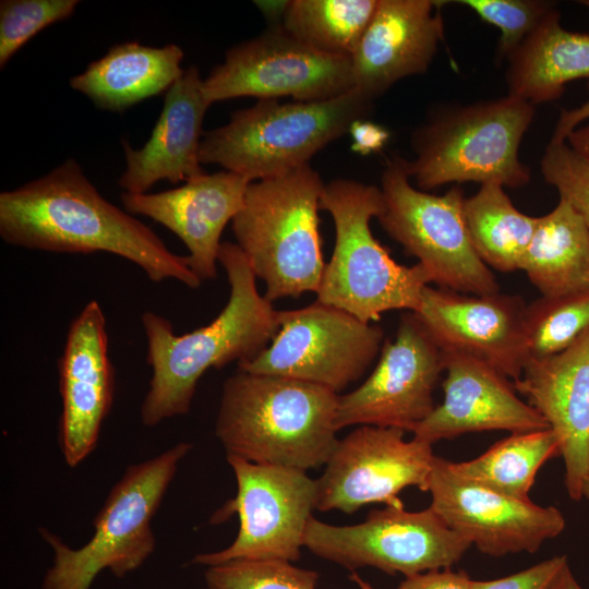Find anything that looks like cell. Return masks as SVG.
<instances>
[{
  "mask_svg": "<svg viewBox=\"0 0 589 589\" xmlns=\"http://www.w3.org/2000/svg\"><path fill=\"white\" fill-rule=\"evenodd\" d=\"M398 428L358 425L339 440L316 479L315 509L352 514L371 503L404 506L398 494L428 492L435 455L432 445L404 438Z\"/></svg>",
  "mask_w": 589,
  "mask_h": 589,
  "instance_id": "cell-14",
  "label": "cell"
},
{
  "mask_svg": "<svg viewBox=\"0 0 589 589\" xmlns=\"http://www.w3.org/2000/svg\"><path fill=\"white\" fill-rule=\"evenodd\" d=\"M544 180L553 185L589 228V153L551 139L540 161Z\"/></svg>",
  "mask_w": 589,
  "mask_h": 589,
  "instance_id": "cell-34",
  "label": "cell"
},
{
  "mask_svg": "<svg viewBox=\"0 0 589 589\" xmlns=\"http://www.w3.org/2000/svg\"><path fill=\"white\" fill-rule=\"evenodd\" d=\"M77 0H2L0 2V67L34 35L74 13Z\"/></svg>",
  "mask_w": 589,
  "mask_h": 589,
  "instance_id": "cell-32",
  "label": "cell"
},
{
  "mask_svg": "<svg viewBox=\"0 0 589 589\" xmlns=\"http://www.w3.org/2000/svg\"><path fill=\"white\" fill-rule=\"evenodd\" d=\"M552 589H582L574 577L568 563L558 574Z\"/></svg>",
  "mask_w": 589,
  "mask_h": 589,
  "instance_id": "cell-39",
  "label": "cell"
},
{
  "mask_svg": "<svg viewBox=\"0 0 589 589\" xmlns=\"http://www.w3.org/2000/svg\"><path fill=\"white\" fill-rule=\"evenodd\" d=\"M580 3L587 8H589V0H582Z\"/></svg>",
  "mask_w": 589,
  "mask_h": 589,
  "instance_id": "cell-42",
  "label": "cell"
},
{
  "mask_svg": "<svg viewBox=\"0 0 589 589\" xmlns=\"http://www.w3.org/2000/svg\"><path fill=\"white\" fill-rule=\"evenodd\" d=\"M584 497H587L589 500V482L585 485Z\"/></svg>",
  "mask_w": 589,
  "mask_h": 589,
  "instance_id": "cell-41",
  "label": "cell"
},
{
  "mask_svg": "<svg viewBox=\"0 0 589 589\" xmlns=\"http://www.w3.org/2000/svg\"><path fill=\"white\" fill-rule=\"evenodd\" d=\"M537 218L518 211L504 187L486 182L464 202V219L471 244L482 262L500 272L520 269Z\"/></svg>",
  "mask_w": 589,
  "mask_h": 589,
  "instance_id": "cell-27",
  "label": "cell"
},
{
  "mask_svg": "<svg viewBox=\"0 0 589 589\" xmlns=\"http://www.w3.org/2000/svg\"><path fill=\"white\" fill-rule=\"evenodd\" d=\"M58 369L59 446L65 464L75 468L95 449L115 393L106 317L96 300L87 302L72 321Z\"/></svg>",
  "mask_w": 589,
  "mask_h": 589,
  "instance_id": "cell-18",
  "label": "cell"
},
{
  "mask_svg": "<svg viewBox=\"0 0 589 589\" xmlns=\"http://www.w3.org/2000/svg\"><path fill=\"white\" fill-rule=\"evenodd\" d=\"M478 16L501 31L497 60L507 57L556 5L540 0H461Z\"/></svg>",
  "mask_w": 589,
  "mask_h": 589,
  "instance_id": "cell-33",
  "label": "cell"
},
{
  "mask_svg": "<svg viewBox=\"0 0 589 589\" xmlns=\"http://www.w3.org/2000/svg\"><path fill=\"white\" fill-rule=\"evenodd\" d=\"M533 117V105L508 94L438 107L411 135L408 175L422 191L469 181L520 188L530 170L518 151Z\"/></svg>",
  "mask_w": 589,
  "mask_h": 589,
  "instance_id": "cell-7",
  "label": "cell"
},
{
  "mask_svg": "<svg viewBox=\"0 0 589 589\" xmlns=\"http://www.w3.org/2000/svg\"><path fill=\"white\" fill-rule=\"evenodd\" d=\"M303 545L314 555L352 572L373 567L410 577L450 568L471 542L449 528L431 508L408 512L404 506L373 509L352 526H334L312 517Z\"/></svg>",
  "mask_w": 589,
  "mask_h": 589,
  "instance_id": "cell-11",
  "label": "cell"
},
{
  "mask_svg": "<svg viewBox=\"0 0 589 589\" xmlns=\"http://www.w3.org/2000/svg\"><path fill=\"white\" fill-rule=\"evenodd\" d=\"M472 581L465 570L443 568L406 577L397 589H472Z\"/></svg>",
  "mask_w": 589,
  "mask_h": 589,
  "instance_id": "cell-36",
  "label": "cell"
},
{
  "mask_svg": "<svg viewBox=\"0 0 589 589\" xmlns=\"http://www.w3.org/2000/svg\"><path fill=\"white\" fill-rule=\"evenodd\" d=\"M183 50L169 44L149 47L128 41L111 47L100 59L70 80V86L100 109L120 112L167 92L183 74Z\"/></svg>",
  "mask_w": 589,
  "mask_h": 589,
  "instance_id": "cell-24",
  "label": "cell"
},
{
  "mask_svg": "<svg viewBox=\"0 0 589 589\" xmlns=\"http://www.w3.org/2000/svg\"><path fill=\"white\" fill-rule=\"evenodd\" d=\"M205 589H316L318 574L281 560H233L208 566Z\"/></svg>",
  "mask_w": 589,
  "mask_h": 589,
  "instance_id": "cell-31",
  "label": "cell"
},
{
  "mask_svg": "<svg viewBox=\"0 0 589 589\" xmlns=\"http://www.w3.org/2000/svg\"><path fill=\"white\" fill-rule=\"evenodd\" d=\"M209 106L200 70L191 65L167 91L161 113L144 146L134 149L122 141L125 170L118 179L120 188L128 193H147L160 180L188 182L205 175L200 145Z\"/></svg>",
  "mask_w": 589,
  "mask_h": 589,
  "instance_id": "cell-23",
  "label": "cell"
},
{
  "mask_svg": "<svg viewBox=\"0 0 589 589\" xmlns=\"http://www.w3.org/2000/svg\"><path fill=\"white\" fill-rule=\"evenodd\" d=\"M338 401L321 385L238 369L223 385L215 435L227 456L306 471L339 441Z\"/></svg>",
  "mask_w": 589,
  "mask_h": 589,
  "instance_id": "cell-3",
  "label": "cell"
},
{
  "mask_svg": "<svg viewBox=\"0 0 589 589\" xmlns=\"http://www.w3.org/2000/svg\"><path fill=\"white\" fill-rule=\"evenodd\" d=\"M349 578L356 582L360 589H375L369 582L363 580L356 572H352Z\"/></svg>",
  "mask_w": 589,
  "mask_h": 589,
  "instance_id": "cell-40",
  "label": "cell"
},
{
  "mask_svg": "<svg viewBox=\"0 0 589 589\" xmlns=\"http://www.w3.org/2000/svg\"><path fill=\"white\" fill-rule=\"evenodd\" d=\"M374 101L353 88L327 100L259 99L235 111L228 123L204 133L201 164H214L250 182L309 165L329 143L366 120Z\"/></svg>",
  "mask_w": 589,
  "mask_h": 589,
  "instance_id": "cell-5",
  "label": "cell"
},
{
  "mask_svg": "<svg viewBox=\"0 0 589 589\" xmlns=\"http://www.w3.org/2000/svg\"><path fill=\"white\" fill-rule=\"evenodd\" d=\"M441 3L377 0L351 56L354 88L375 101L398 81L425 73L444 40Z\"/></svg>",
  "mask_w": 589,
  "mask_h": 589,
  "instance_id": "cell-21",
  "label": "cell"
},
{
  "mask_svg": "<svg viewBox=\"0 0 589 589\" xmlns=\"http://www.w3.org/2000/svg\"><path fill=\"white\" fill-rule=\"evenodd\" d=\"M444 399L411 431L433 445L469 432L505 430L510 433L548 429L545 420L502 375L486 363L455 352H443Z\"/></svg>",
  "mask_w": 589,
  "mask_h": 589,
  "instance_id": "cell-22",
  "label": "cell"
},
{
  "mask_svg": "<svg viewBox=\"0 0 589 589\" xmlns=\"http://www.w3.org/2000/svg\"><path fill=\"white\" fill-rule=\"evenodd\" d=\"M353 88L350 57L317 51L280 23L229 48L224 62L203 80L209 105L243 96L321 101Z\"/></svg>",
  "mask_w": 589,
  "mask_h": 589,
  "instance_id": "cell-13",
  "label": "cell"
},
{
  "mask_svg": "<svg viewBox=\"0 0 589 589\" xmlns=\"http://www.w3.org/2000/svg\"><path fill=\"white\" fill-rule=\"evenodd\" d=\"M589 92V82H588ZM589 118V98L580 107L569 110H563L557 120L551 139L557 141H566L569 133L576 130L577 125Z\"/></svg>",
  "mask_w": 589,
  "mask_h": 589,
  "instance_id": "cell-38",
  "label": "cell"
},
{
  "mask_svg": "<svg viewBox=\"0 0 589 589\" xmlns=\"http://www.w3.org/2000/svg\"><path fill=\"white\" fill-rule=\"evenodd\" d=\"M520 269L542 297L589 290V228L566 201L537 218Z\"/></svg>",
  "mask_w": 589,
  "mask_h": 589,
  "instance_id": "cell-26",
  "label": "cell"
},
{
  "mask_svg": "<svg viewBox=\"0 0 589 589\" xmlns=\"http://www.w3.org/2000/svg\"><path fill=\"white\" fill-rule=\"evenodd\" d=\"M321 209L335 226V245L317 289V301L346 311L364 323L392 310L414 312L421 293L432 283L420 263L398 264L374 238L370 220L384 208L376 185L334 179L324 185Z\"/></svg>",
  "mask_w": 589,
  "mask_h": 589,
  "instance_id": "cell-4",
  "label": "cell"
},
{
  "mask_svg": "<svg viewBox=\"0 0 589 589\" xmlns=\"http://www.w3.org/2000/svg\"><path fill=\"white\" fill-rule=\"evenodd\" d=\"M513 386L555 434L569 497H584L589 482V328L567 349L529 358Z\"/></svg>",
  "mask_w": 589,
  "mask_h": 589,
  "instance_id": "cell-19",
  "label": "cell"
},
{
  "mask_svg": "<svg viewBox=\"0 0 589 589\" xmlns=\"http://www.w3.org/2000/svg\"><path fill=\"white\" fill-rule=\"evenodd\" d=\"M277 323L272 342L238 363L239 370L300 380L338 394L366 372L383 346L378 325L317 300L277 311Z\"/></svg>",
  "mask_w": 589,
  "mask_h": 589,
  "instance_id": "cell-12",
  "label": "cell"
},
{
  "mask_svg": "<svg viewBox=\"0 0 589 589\" xmlns=\"http://www.w3.org/2000/svg\"><path fill=\"white\" fill-rule=\"evenodd\" d=\"M192 444L180 442L157 456L130 465L111 488L94 519V534L70 548L46 528L39 534L53 552L43 589H91L103 570L122 578L140 568L156 545L151 521Z\"/></svg>",
  "mask_w": 589,
  "mask_h": 589,
  "instance_id": "cell-8",
  "label": "cell"
},
{
  "mask_svg": "<svg viewBox=\"0 0 589 589\" xmlns=\"http://www.w3.org/2000/svg\"><path fill=\"white\" fill-rule=\"evenodd\" d=\"M505 61L508 95L533 106L553 101L567 83L589 79V33L564 28L554 8Z\"/></svg>",
  "mask_w": 589,
  "mask_h": 589,
  "instance_id": "cell-25",
  "label": "cell"
},
{
  "mask_svg": "<svg viewBox=\"0 0 589 589\" xmlns=\"http://www.w3.org/2000/svg\"><path fill=\"white\" fill-rule=\"evenodd\" d=\"M0 236L31 250L112 253L156 283L175 279L189 288L202 284L187 256L171 252L148 226L107 201L74 159L0 193Z\"/></svg>",
  "mask_w": 589,
  "mask_h": 589,
  "instance_id": "cell-1",
  "label": "cell"
},
{
  "mask_svg": "<svg viewBox=\"0 0 589 589\" xmlns=\"http://www.w3.org/2000/svg\"><path fill=\"white\" fill-rule=\"evenodd\" d=\"M588 328L589 290L541 297L526 305L525 335L529 358L560 353Z\"/></svg>",
  "mask_w": 589,
  "mask_h": 589,
  "instance_id": "cell-30",
  "label": "cell"
},
{
  "mask_svg": "<svg viewBox=\"0 0 589 589\" xmlns=\"http://www.w3.org/2000/svg\"><path fill=\"white\" fill-rule=\"evenodd\" d=\"M227 461L236 477L237 494L209 522L220 524L238 515V534L229 546L197 554L192 563L208 567L233 560L298 561L316 505V480L296 468L236 456H227Z\"/></svg>",
  "mask_w": 589,
  "mask_h": 589,
  "instance_id": "cell-10",
  "label": "cell"
},
{
  "mask_svg": "<svg viewBox=\"0 0 589 589\" xmlns=\"http://www.w3.org/2000/svg\"><path fill=\"white\" fill-rule=\"evenodd\" d=\"M445 370L444 353L413 312L401 314L370 376L339 396L336 428L375 425L412 431L434 410L433 390Z\"/></svg>",
  "mask_w": 589,
  "mask_h": 589,
  "instance_id": "cell-15",
  "label": "cell"
},
{
  "mask_svg": "<svg viewBox=\"0 0 589 589\" xmlns=\"http://www.w3.org/2000/svg\"><path fill=\"white\" fill-rule=\"evenodd\" d=\"M349 133L352 139L351 149L362 155L380 151L389 139V132L384 127L368 120L354 122Z\"/></svg>",
  "mask_w": 589,
  "mask_h": 589,
  "instance_id": "cell-37",
  "label": "cell"
},
{
  "mask_svg": "<svg viewBox=\"0 0 589 589\" xmlns=\"http://www.w3.org/2000/svg\"><path fill=\"white\" fill-rule=\"evenodd\" d=\"M250 183L224 170L164 192H123L121 202L129 214L146 216L178 236L189 250L191 271L201 280H209L217 276L221 233L243 207Z\"/></svg>",
  "mask_w": 589,
  "mask_h": 589,
  "instance_id": "cell-20",
  "label": "cell"
},
{
  "mask_svg": "<svg viewBox=\"0 0 589 589\" xmlns=\"http://www.w3.org/2000/svg\"><path fill=\"white\" fill-rule=\"evenodd\" d=\"M428 492L430 507L441 519L490 556L533 553L565 528L556 507L517 500L462 478L449 460L437 456Z\"/></svg>",
  "mask_w": 589,
  "mask_h": 589,
  "instance_id": "cell-16",
  "label": "cell"
},
{
  "mask_svg": "<svg viewBox=\"0 0 589 589\" xmlns=\"http://www.w3.org/2000/svg\"><path fill=\"white\" fill-rule=\"evenodd\" d=\"M561 456L558 441L551 429L512 433L479 457L450 461L462 478L507 496L529 501L537 472L548 460Z\"/></svg>",
  "mask_w": 589,
  "mask_h": 589,
  "instance_id": "cell-28",
  "label": "cell"
},
{
  "mask_svg": "<svg viewBox=\"0 0 589 589\" xmlns=\"http://www.w3.org/2000/svg\"><path fill=\"white\" fill-rule=\"evenodd\" d=\"M324 185L305 165L247 188L232 231L269 302L317 292L326 265L318 218Z\"/></svg>",
  "mask_w": 589,
  "mask_h": 589,
  "instance_id": "cell-6",
  "label": "cell"
},
{
  "mask_svg": "<svg viewBox=\"0 0 589 589\" xmlns=\"http://www.w3.org/2000/svg\"><path fill=\"white\" fill-rule=\"evenodd\" d=\"M376 4L377 0L287 1L280 24L317 51L351 58Z\"/></svg>",
  "mask_w": 589,
  "mask_h": 589,
  "instance_id": "cell-29",
  "label": "cell"
},
{
  "mask_svg": "<svg viewBox=\"0 0 589 589\" xmlns=\"http://www.w3.org/2000/svg\"><path fill=\"white\" fill-rule=\"evenodd\" d=\"M587 147H588V151H589V137H588V141H587Z\"/></svg>",
  "mask_w": 589,
  "mask_h": 589,
  "instance_id": "cell-43",
  "label": "cell"
},
{
  "mask_svg": "<svg viewBox=\"0 0 589 589\" xmlns=\"http://www.w3.org/2000/svg\"><path fill=\"white\" fill-rule=\"evenodd\" d=\"M383 212L376 217L407 254L416 256L432 283L457 292L484 296L500 290L497 280L474 251L464 219V191L443 195L410 183L406 159L395 156L382 172Z\"/></svg>",
  "mask_w": 589,
  "mask_h": 589,
  "instance_id": "cell-9",
  "label": "cell"
},
{
  "mask_svg": "<svg viewBox=\"0 0 589 589\" xmlns=\"http://www.w3.org/2000/svg\"><path fill=\"white\" fill-rule=\"evenodd\" d=\"M567 557L553 556L518 573L493 580H473L472 589H552Z\"/></svg>",
  "mask_w": 589,
  "mask_h": 589,
  "instance_id": "cell-35",
  "label": "cell"
},
{
  "mask_svg": "<svg viewBox=\"0 0 589 589\" xmlns=\"http://www.w3.org/2000/svg\"><path fill=\"white\" fill-rule=\"evenodd\" d=\"M525 311L519 296H474L428 285L413 313L443 352L478 359L515 381L529 359Z\"/></svg>",
  "mask_w": 589,
  "mask_h": 589,
  "instance_id": "cell-17",
  "label": "cell"
},
{
  "mask_svg": "<svg viewBox=\"0 0 589 589\" xmlns=\"http://www.w3.org/2000/svg\"><path fill=\"white\" fill-rule=\"evenodd\" d=\"M218 263L226 271L230 294L208 325L176 335L166 317L151 311L142 314L147 363L152 368L149 388L140 410L145 426L187 414L197 382L208 369L253 359L278 330L277 311L259 293L256 277L237 243H221Z\"/></svg>",
  "mask_w": 589,
  "mask_h": 589,
  "instance_id": "cell-2",
  "label": "cell"
}]
</instances>
